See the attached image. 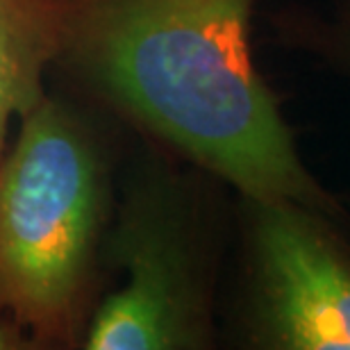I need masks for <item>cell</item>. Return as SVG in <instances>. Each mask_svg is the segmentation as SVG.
I'll return each instance as SVG.
<instances>
[{"instance_id": "cell-1", "label": "cell", "mask_w": 350, "mask_h": 350, "mask_svg": "<svg viewBox=\"0 0 350 350\" xmlns=\"http://www.w3.org/2000/svg\"><path fill=\"white\" fill-rule=\"evenodd\" d=\"M257 0H94L89 68L139 123L243 198H291L350 219L305 166L250 53Z\"/></svg>"}, {"instance_id": "cell-2", "label": "cell", "mask_w": 350, "mask_h": 350, "mask_svg": "<svg viewBox=\"0 0 350 350\" xmlns=\"http://www.w3.org/2000/svg\"><path fill=\"white\" fill-rule=\"evenodd\" d=\"M100 180L80 130L46 105L0 171V310L55 330L71 314L94 243Z\"/></svg>"}, {"instance_id": "cell-3", "label": "cell", "mask_w": 350, "mask_h": 350, "mask_svg": "<svg viewBox=\"0 0 350 350\" xmlns=\"http://www.w3.org/2000/svg\"><path fill=\"white\" fill-rule=\"evenodd\" d=\"M243 200L253 346L350 350V219L291 198Z\"/></svg>"}, {"instance_id": "cell-4", "label": "cell", "mask_w": 350, "mask_h": 350, "mask_svg": "<svg viewBox=\"0 0 350 350\" xmlns=\"http://www.w3.org/2000/svg\"><path fill=\"white\" fill-rule=\"evenodd\" d=\"M185 212L166 198L137 214L123 241L130 278L105 300L91 350H171L207 344V289Z\"/></svg>"}, {"instance_id": "cell-5", "label": "cell", "mask_w": 350, "mask_h": 350, "mask_svg": "<svg viewBox=\"0 0 350 350\" xmlns=\"http://www.w3.org/2000/svg\"><path fill=\"white\" fill-rule=\"evenodd\" d=\"M57 21L46 0H0V148L14 111L30 107Z\"/></svg>"}, {"instance_id": "cell-6", "label": "cell", "mask_w": 350, "mask_h": 350, "mask_svg": "<svg viewBox=\"0 0 350 350\" xmlns=\"http://www.w3.org/2000/svg\"><path fill=\"white\" fill-rule=\"evenodd\" d=\"M280 32L296 51L350 78V0H332L330 14L284 12L280 16Z\"/></svg>"}, {"instance_id": "cell-7", "label": "cell", "mask_w": 350, "mask_h": 350, "mask_svg": "<svg viewBox=\"0 0 350 350\" xmlns=\"http://www.w3.org/2000/svg\"><path fill=\"white\" fill-rule=\"evenodd\" d=\"M7 341H10V339H7V332H5V327L0 325V348H7Z\"/></svg>"}]
</instances>
